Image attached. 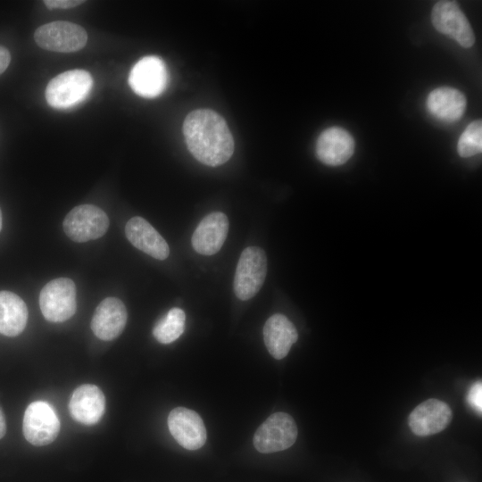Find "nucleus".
Returning <instances> with one entry per match:
<instances>
[{
    "label": "nucleus",
    "instance_id": "1",
    "mask_svg": "<svg viewBox=\"0 0 482 482\" xmlns=\"http://www.w3.org/2000/svg\"><path fill=\"white\" fill-rule=\"evenodd\" d=\"M182 129L189 152L203 164L220 166L232 156V134L226 120L215 111L197 109L189 112Z\"/></svg>",
    "mask_w": 482,
    "mask_h": 482
},
{
    "label": "nucleus",
    "instance_id": "2",
    "mask_svg": "<svg viewBox=\"0 0 482 482\" xmlns=\"http://www.w3.org/2000/svg\"><path fill=\"white\" fill-rule=\"evenodd\" d=\"M93 87L91 74L81 69L66 71L52 79L45 91L47 104L55 109H70L82 103Z\"/></svg>",
    "mask_w": 482,
    "mask_h": 482
},
{
    "label": "nucleus",
    "instance_id": "3",
    "mask_svg": "<svg viewBox=\"0 0 482 482\" xmlns=\"http://www.w3.org/2000/svg\"><path fill=\"white\" fill-rule=\"evenodd\" d=\"M267 273V257L258 246H248L239 257L233 282L234 293L240 300L253 297L262 288Z\"/></svg>",
    "mask_w": 482,
    "mask_h": 482
},
{
    "label": "nucleus",
    "instance_id": "4",
    "mask_svg": "<svg viewBox=\"0 0 482 482\" xmlns=\"http://www.w3.org/2000/svg\"><path fill=\"white\" fill-rule=\"evenodd\" d=\"M39 307L46 320L62 322L76 312V286L68 278H58L46 283L39 294Z\"/></svg>",
    "mask_w": 482,
    "mask_h": 482
},
{
    "label": "nucleus",
    "instance_id": "5",
    "mask_svg": "<svg viewBox=\"0 0 482 482\" xmlns=\"http://www.w3.org/2000/svg\"><path fill=\"white\" fill-rule=\"evenodd\" d=\"M107 214L94 204H80L65 216L62 228L69 238L84 243L103 237L109 228Z\"/></svg>",
    "mask_w": 482,
    "mask_h": 482
},
{
    "label": "nucleus",
    "instance_id": "6",
    "mask_svg": "<svg viewBox=\"0 0 482 482\" xmlns=\"http://www.w3.org/2000/svg\"><path fill=\"white\" fill-rule=\"evenodd\" d=\"M34 40L45 50L67 54L82 49L87 34L80 25L56 21L38 27L34 32Z\"/></svg>",
    "mask_w": 482,
    "mask_h": 482
},
{
    "label": "nucleus",
    "instance_id": "7",
    "mask_svg": "<svg viewBox=\"0 0 482 482\" xmlns=\"http://www.w3.org/2000/svg\"><path fill=\"white\" fill-rule=\"evenodd\" d=\"M297 434L294 419L286 412H276L257 428L253 445L262 453L283 451L294 445Z\"/></svg>",
    "mask_w": 482,
    "mask_h": 482
},
{
    "label": "nucleus",
    "instance_id": "8",
    "mask_svg": "<svg viewBox=\"0 0 482 482\" xmlns=\"http://www.w3.org/2000/svg\"><path fill=\"white\" fill-rule=\"evenodd\" d=\"M168 79L164 62L158 56L148 55L134 64L129 75V85L137 96L154 98L166 89Z\"/></svg>",
    "mask_w": 482,
    "mask_h": 482
},
{
    "label": "nucleus",
    "instance_id": "9",
    "mask_svg": "<svg viewBox=\"0 0 482 482\" xmlns=\"http://www.w3.org/2000/svg\"><path fill=\"white\" fill-rule=\"evenodd\" d=\"M22 430L32 445L42 446L52 443L60 431V421L54 409L46 402L36 401L26 409Z\"/></svg>",
    "mask_w": 482,
    "mask_h": 482
},
{
    "label": "nucleus",
    "instance_id": "10",
    "mask_svg": "<svg viewBox=\"0 0 482 482\" xmlns=\"http://www.w3.org/2000/svg\"><path fill=\"white\" fill-rule=\"evenodd\" d=\"M431 21L437 31L451 37L462 47L469 48L474 45L475 35L471 26L455 2L436 3L431 12Z\"/></svg>",
    "mask_w": 482,
    "mask_h": 482
},
{
    "label": "nucleus",
    "instance_id": "11",
    "mask_svg": "<svg viewBox=\"0 0 482 482\" xmlns=\"http://www.w3.org/2000/svg\"><path fill=\"white\" fill-rule=\"evenodd\" d=\"M168 427L174 439L187 450L201 448L206 441V429L195 411L177 407L168 416Z\"/></svg>",
    "mask_w": 482,
    "mask_h": 482
},
{
    "label": "nucleus",
    "instance_id": "12",
    "mask_svg": "<svg viewBox=\"0 0 482 482\" xmlns=\"http://www.w3.org/2000/svg\"><path fill=\"white\" fill-rule=\"evenodd\" d=\"M451 420L450 406L443 401L430 398L419 404L411 412L408 423L415 435L427 436L444 430Z\"/></svg>",
    "mask_w": 482,
    "mask_h": 482
},
{
    "label": "nucleus",
    "instance_id": "13",
    "mask_svg": "<svg viewBox=\"0 0 482 482\" xmlns=\"http://www.w3.org/2000/svg\"><path fill=\"white\" fill-rule=\"evenodd\" d=\"M354 147V139L347 130L340 127H330L319 136L315 152L322 163L339 166L352 157Z\"/></svg>",
    "mask_w": 482,
    "mask_h": 482
},
{
    "label": "nucleus",
    "instance_id": "14",
    "mask_svg": "<svg viewBox=\"0 0 482 482\" xmlns=\"http://www.w3.org/2000/svg\"><path fill=\"white\" fill-rule=\"evenodd\" d=\"M127 318V310L122 301L116 297H107L96 308L91 329L98 338L110 341L121 334Z\"/></svg>",
    "mask_w": 482,
    "mask_h": 482
},
{
    "label": "nucleus",
    "instance_id": "15",
    "mask_svg": "<svg viewBox=\"0 0 482 482\" xmlns=\"http://www.w3.org/2000/svg\"><path fill=\"white\" fill-rule=\"evenodd\" d=\"M229 231L228 217L220 212L206 215L195 229L191 243L195 252L212 255L223 245Z\"/></svg>",
    "mask_w": 482,
    "mask_h": 482
},
{
    "label": "nucleus",
    "instance_id": "16",
    "mask_svg": "<svg viewBox=\"0 0 482 482\" xmlns=\"http://www.w3.org/2000/svg\"><path fill=\"white\" fill-rule=\"evenodd\" d=\"M105 397L99 387L85 384L76 388L69 403L71 417L85 425H93L102 418Z\"/></svg>",
    "mask_w": 482,
    "mask_h": 482
},
{
    "label": "nucleus",
    "instance_id": "17",
    "mask_svg": "<svg viewBox=\"0 0 482 482\" xmlns=\"http://www.w3.org/2000/svg\"><path fill=\"white\" fill-rule=\"evenodd\" d=\"M128 240L137 249L157 260H165L170 249L167 242L144 218L136 216L125 226Z\"/></svg>",
    "mask_w": 482,
    "mask_h": 482
},
{
    "label": "nucleus",
    "instance_id": "18",
    "mask_svg": "<svg viewBox=\"0 0 482 482\" xmlns=\"http://www.w3.org/2000/svg\"><path fill=\"white\" fill-rule=\"evenodd\" d=\"M298 333L294 324L283 314L270 317L263 327V340L269 353L277 360L286 357Z\"/></svg>",
    "mask_w": 482,
    "mask_h": 482
},
{
    "label": "nucleus",
    "instance_id": "19",
    "mask_svg": "<svg viewBox=\"0 0 482 482\" xmlns=\"http://www.w3.org/2000/svg\"><path fill=\"white\" fill-rule=\"evenodd\" d=\"M428 111L438 120L454 122L466 109V97L458 89L442 87L432 90L427 97Z\"/></svg>",
    "mask_w": 482,
    "mask_h": 482
},
{
    "label": "nucleus",
    "instance_id": "20",
    "mask_svg": "<svg viewBox=\"0 0 482 482\" xmlns=\"http://www.w3.org/2000/svg\"><path fill=\"white\" fill-rule=\"evenodd\" d=\"M28 308L24 301L10 291H0V333L16 337L25 328Z\"/></svg>",
    "mask_w": 482,
    "mask_h": 482
},
{
    "label": "nucleus",
    "instance_id": "21",
    "mask_svg": "<svg viewBox=\"0 0 482 482\" xmlns=\"http://www.w3.org/2000/svg\"><path fill=\"white\" fill-rule=\"evenodd\" d=\"M186 315L182 309L174 307L160 319L153 328V335L162 344H170L184 332Z\"/></svg>",
    "mask_w": 482,
    "mask_h": 482
},
{
    "label": "nucleus",
    "instance_id": "22",
    "mask_svg": "<svg viewBox=\"0 0 482 482\" xmlns=\"http://www.w3.org/2000/svg\"><path fill=\"white\" fill-rule=\"evenodd\" d=\"M457 150L461 157L473 156L482 151V122L477 120L470 123L461 135Z\"/></svg>",
    "mask_w": 482,
    "mask_h": 482
},
{
    "label": "nucleus",
    "instance_id": "23",
    "mask_svg": "<svg viewBox=\"0 0 482 482\" xmlns=\"http://www.w3.org/2000/svg\"><path fill=\"white\" fill-rule=\"evenodd\" d=\"M467 401L470 406L477 412H482V384L481 381L475 382L470 388L467 395Z\"/></svg>",
    "mask_w": 482,
    "mask_h": 482
},
{
    "label": "nucleus",
    "instance_id": "24",
    "mask_svg": "<svg viewBox=\"0 0 482 482\" xmlns=\"http://www.w3.org/2000/svg\"><path fill=\"white\" fill-rule=\"evenodd\" d=\"M81 0H45V5L50 9H71L83 4Z\"/></svg>",
    "mask_w": 482,
    "mask_h": 482
},
{
    "label": "nucleus",
    "instance_id": "25",
    "mask_svg": "<svg viewBox=\"0 0 482 482\" xmlns=\"http://www.w3.org/2000/svg\"><path fill=\"white\" fill-rule=\"evenodd\" d=\"M11 62V54L9 50L0 45V75L5 71Z\"/></svg>",
    "mask_w": 482,
    "mask_h": 482
},
{
    "label": "nucleus",
    "instance_id": "26",
    "mask_svg": "<svg viewBox=\"0 0 482 482\" xmlns=\"http://www.w3.org/2000/svg\"><path fill=\"white\" fill-rule=\"evenodd\" d=\"M6 432V424L4 413L2 410L0 409V439L4 436Z\"/></svg>",
    "mask_w": 482,
    "mask_h": 482
},
{
    "label": "nucleus",
    "instance_id": "27",
    "mask_svg": "<svg viewBox=\"0 0 482 482\" xmlns=\"http://www.w3.org/2000/svg\"><path fill=\"white\" fill-rule=\"evenodd\" d=\"M2 226H3V217H2V212H1V209H0V231L2 229Z\"/></svg>",
    "mask_w": 482,
    "mask_h": 482
}]
</instances>
